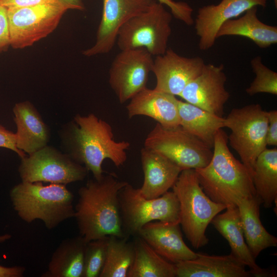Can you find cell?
<instances>
[{"label": "cell", "instance_id": "1", "mask_svg": "<svg viewBox=\"0 0 277 277\" xmlns=\"http://www.w3.org/2000/svg\"><path fill=\"white\" fill-rule=\"evenodd\" d=\"M62 140L68 154L91 172L95 180L104 175L105 160H111L117 168L123 165L130 146L127 141H116L110 125L93 113L76 115L63 131Z\"/></svg>", "mask_w": 277, "mask_h": 277}, {"label": "cell", "instance_id": "2", "mask_svg": "<svg viewBox=\"0 0 277 277\" xmlns=\"http://www.w3.org/2000/svg\"><path fill=\"white\" fill-rule=\"evenodd\" d=\"M128 183L109 173L90 180L78 191L74 216L85 241L109 236L127 237L123 231L118 195Z\"/></svg>", "mask_w": 277, "mask_h": 277}, {"label": "cell", "instance_id": "3", "mask_svg": "<svg viewBox=\"0 0 277 277\" xmlns=\"http://www.w3.org/2000/svg\"><path fill=\"white\" fill-rule=\"evenodd\" d=\"M228 135L222 129L214 137L213 154L205 167L195 169L203 191L213 201L236 205L242 199L256 195L252 176L228 146Z\"/></svg>", "mask_w": 277, "mask_h": 277}, {"label": "cell", "instance_id": "4", "mask_svg": "<svg viewBox=\"0 0 277 277\" xmlns=\"http://www.w3.org/2000/svg\"><path fill=\"white\" fill-rule=\"evenodd\" d=\"M10 197L17 215L28 223L40 220L52 229L74 216V195L64 184L22 182L11 189Z\"/></svg>", "mask_w": 277, "mask_h": 277}, {"label": "cell", "instance_id": "5", "mask_svg": "<svg viewBox=\"0 0 277 277\" xmlns=\"http://www.w3.org/2000/svg\"><path fill=\"white\" fill-rule=\"evenodd\" d=\"M179 203V223L193 248L208 243L207 226L227 206L216 203L204 192L195 169L183 170L172 187Z\"/></svg>", "mask_w": 277, "mask_h": 277}, {"label": "cell", "instance_id": "6", "mask_svg": "<svg viewBox=\"0 0 277 277\" xmlns=\"http://www.w3.org/2000/svg\"><path fill=\"white\" fill-rule=\"evenodd\" d=\"M118 199L122 228L128 238L137 236L141 228L150 222L179 223V203L173 191L148 199L139 188L128 183L120 191Z\"/></svg>", "mask_w": 277, "mask_h": 277}, {"label": "cell", "instance_id": "7", "mask_svg": "<svg viewBox=\"0 0 277 277\" xmlns=\"http://www.w3.org/2000/svg\"><path fill=\"white\" fill-rule=\"evenodd\" d=\"M172 15L156 1L146 11L128 20L116 39L121 50L145 48L152 56L163 54L171 33Z\"/></svg>", "mask_w": 277, "mask_h": 277}, {"label": "cell", "instance_id": "8", "mask_svg": "<svg viewBox=\"0 0 277 277\" xmlns=\"http://www.w3.org/2000/svg\"><path fill=\"white\" fill-rule=\"evenodd\" d=\"M267 111L259 104L233 108L224 118V127L231 130L230 146L252 175L256 158L267 148Z\"/></svg>", "mask_w": 277, "mask_h": 277}, {"label": "cell", "instance_id": "9", "mask_svg": "<svg viewBox=\"0 0 277 277\" xmlns=\"http://www.w3.org/2000/svg\"><path fill=\"white\" fill-rule=\"evenodd\" d=\"M144 147L163 155L182 170L203 168L213 154L210 147L180 125L167 128L156 123L145 138Z\"/></svg>", "mask_w": 277, "mask_h": 277}, {"label": "cell", "instance_id": "10", "mask_svg": "<svg viewBox=\"0 0 277 277\" xmlns=\"http://www.w3.org/2000/svg\"><path fill=\"white\" fill-rule=\"evenodd\" d=\"M69 10L59 0L36 5L7 8L10 46L23 49L46 37Z\"/></svg>", "mask_w": 277, "mask_h": 277}, {"label": "cell", "instance_id": "11", "mask_svg": "<svg viewBox=\"0 0 277 277\" xmlns=\"http://www.w3.org/2000/svg\"><path fill=\"white\" fill-rule=\"evenodd\" d=\"M18 172L22 182L66 185L83 180L88 170L68 154L47 145L22 158Z\"/></svg>", "mask_w": 277, "mask_h": 277}, {"label": "cell", "instance_id": "12", "mask_svg": "<svg viewBox=\"0 0 277 277\" xmlns=\"http://www.w3.org/2000/svg\"><path fill=\"white\" fill-rule=\"evenodd\" d=\"M152 55L143 48L121 50L109 71V83L121 104L147 87Z\"/></svg>", "mask_w": 277, "mask_h": 277}, {"label": "cell", "instance_id": "13", "mask_svg": "<svg viewBox=\"0 0 277 277\" xmlns=\"http://www.w3.org/2000/svg\"><path fill=\"white\" fill-rule=\"evenodd\" d=\"M156 0H103V10L95 44L83 51L86 56L109 52L121 27L131 18L148 10Z\"/></svg>", "mask_w": 277, "mask_h": 277}, {"label": "cell", "instance_id": "14", "mask_svg": "<svg viewBox=\"0 0 277 277\" xmlns=\"http://www.w3.org/2000/svg\"><path fill=\"white\" fill-rule=\"evenodd\" d=\"M221 64H205L201 73L191 81L179 96L185 102L222 117L230 97L225 85L227 81Z\"/></svg>", "mask_w": 277, "mask_h": 277}, {"label": "cell", "instance_id": "15", "mask_svg": "<svg viewBox=\"0 0 277 277\" xmlns=\"http://www.w3.org/2000/svg\"><path fill=\"white\" fill-rule=\"evenodd\" d=\"M205 65L201 57H186L167 49L153 60L151 72L156 80L154 89L179 96L187 84L201 73Z\"/></svg>", "mask_w": 277, "mask_h": 277}, {"label": "cell", "instance_id": "16", "mask_svg": "<svg viewBox=\"0 0 277 277\" xmlns=\"http://www.w3.org/2000/svg\"><path fill=\"white\" fill-rule=\"evenodd\" d=\"M267 0H222L217 5L199 9L194 28L199 37V47L208 50L214 44L218 31L226 21L237 17L255 6L265 7Z\"/></svg>", "mask_w": 277, "mask_h": 277}, {"label": "cell", "instance_id": "17", "mask_svg": "<svg viewBox=\"0 0 277 277\" xmlns=\"http://www.w3.org/2000/svg\"><path fill=\"white\" fill-rule=\"evenodd\" d=\"M137 236L172 264L193 260L197 256V253L184 242L179 223L150 222L141 228Z\"/></svg>", "mask_w": 277, "mask_h": 277}, {"label": "cell", "instance_id": "18", "mask_svg": "<svg viewBox=\"0 0 277 277\" xmlns=\"http://www.w3.org/2000/svg\"><path fill=\"white\" fill-rule=\"evenodd\" d=\"M130 100L126 106L129 118L144 115L152 118L165 128L180 125L179 100L175 95L146 87Z\"/></svg>", "mask_w": 277, "mask_h": 277}, {"label": "cell", "instance_id": "19", "mask_svg": "<svg viewBox=\"0 0 277 277\" xmlns=\"http://www.w3.org/2000/svg\"><path fill=\"white\" fill-rule=\"evenodd\" d=\"M144 182L140 192L148 199L159 197L172 188L183 170L163 155L145 147L141 151Z\"/></svg>", "mask_w": 277, "mask_h": 277}, {"label": "cell", "instance_id": "20", "mask_svg": "<svg viewBox=\"0 0 277 277\" xmlns=\"http://www.w3.org/2000/svg\"><path fill=\"white\" fill-rule=\"evenodd\" d=\"M177 277H249L246 266L232 254L210 255L197 253L193 260L175 264Z\"/></svg>", "mask_w": 277, "mask_h": 277}, {"label": "cell", "instance_id": "21", "mask_svg": "<svg viewBox=\"0 0 277 277\" xmlns=\"http://www.w3.org/2000/svg\"><path fill=\"white\" fill-rule=\"evenodd\" d=\"M16 126V145L31 154L47 146L49 130L35 107L29 102L16 103L13 108Z\"/></svg>", "mask_w": 277, "mask_h": 277}, {"label": "cell", "instance_id": "22", "mask_svg": "<svg viewBox=\"0 0 277 277\" xmlns=\"http://www.w3.org/2000/svg\"><path fill=\"white\" fill-rule=\"evenodd\" d=\"M226 211L217 214L211 223L227 241L231 253L249 268L252 276H267L269 272L256 263L244 238L237 206H227Z\"/></svg>", "mask_w": 277, "mask_h": 277}, {"label": "cell", "instance_id": "23", "mask_svg": "<svg viewBox=\"0 0 277 277\" xmlns=\"http://www.w3.org/2000/svg\"><path fill=\"white\" fill-rule=\"evenodd\" d=\"M261 204L256 195L243 199L236 204L244 238L254 259L264 249L277 246V238L267 231L261 221Z\"/></svg>", "mask_w": 277, "mask_h": 277}, {"label": "cell", "instance_id": "24", "mask_svg": "<svg viewBox=\"0 0 277 277\" xmlns=\"http://www.w3.org/2000/svg\"><path fill=\"white\" fill-rule=\"evenodd\" d=\"M237 19L224 23L219 29L216 38L233 35L247 37L261 48H269L277 43V27L261 22L257 16V7H253Z\"/></svg>", "mask_w": 277, "mask_h": 277}, {"label": "cell", "instance_id": "25", "mask_svg": "<svg viewBox=\"0 0 277 277\" xmlns=\"http://www.w3.org/2000/svg\"><path fill=\"white\" fill-rule=\"evenodd\" d=\"M87 242L78 236L63 240L54 251L43 277H83Z\"/></svg>", "mask_w": 277, "mask_h": 277}, {"label": "cell", "instance_id": "26", "mask_svg": "<svg viewBox=\"0 0 277 277\" xmlns=\"http://www.w3.org/2000/svg\"><path fill=\"white\" fill-rule=\"evenodd\" d=\"M178 109L180 125L212 148L216 134L224 127V118L180 100Z\"/></svg>", "mask_w": 277, "mask_h": 277}, {"label": "cell", "instance_id": "27", "mask_svg": "<svg viewBox=\"0 0 277 277\" xmlns=\"http://www.w3.org/2000/svg\"><path fill=\"white\" fill-rule=\"evenodd\" d=\"M252 181L256 196L266 208L277 199V149H265L258 156L253 167Z\"/></svg>", "mask_w": 277, "mask_h": 277}, {"label": "cell", "instance_id": "28", "mask_svg": "<svg viewBox=\"0 0 277 277\" xmlns=\"http://www.w3.org/2000/svg\"><path fill=\"white\" fill-rule=\"evenodd\" d=\"M134 258L127 277H175V266L157 254L142 238L136 236Z\"/></svg>", "mask_w": 277, "mask_h": 277}, {"label": "cell", "instance_id": "29", "mask_svg": "<svg viewBox=\"0 0 277 277\" xmlns=\"http://www.w3.org/2000/svg\"><path fill=\"white\" fill-rule=\"evenodd\" d=\"M134 258V243L128 241V237L109 236L106 261L99 277H127Z\"/></svg>", "mask_w": 277, "mask_h": 277}, {"label": "cell", "instance_id": "30", "mask_svg": "<svg viewBox=\"0 0 277 277\" xmlns=\"http://www.w3.org/2000/svg\"><path fill=\"white\" fill-rule=\"evenodd\" d=\"M250 65L255 77L246 89V93L250 96L260 93L276 95L277 73L266 67L259 55L251 60Z\"/></svg>", "mask_w": 277, "mask_h": 277}, {"label": "cell", "instance_id": "31", "mask_svg": "<svg viewBox=\"0 0 277 277\" xmlns=\"http://www.w3.org/2000/svg\"><path fill=\"white\" fill-rule=\"evenodd\" d=\"M109 237L87 243L83 277H99L106 261Z\"/></svg>", "mask_w": 277, "mask_h": 277}, {"label": "cell", "instance_id": "32", "mask_svg": "<svg viewBox=\"0 0 277 277\" xmlns=\"http://www.w3.org/2000/svg\"><path fill=\"white\" fill-rule=\"evenodd\" d=\"M160 3L168 6L171 14L175 18L181 21L187 25H192L193 19L192 17V8L186 2H176L173 0H156Z\"/></svg>", "mask_w": 277, "mask_h": 277}, {"label": "cell", "instance_id": "33", "mask_svg": "<svg viewBox=\"0 0 277 277\" xmlns=\"http://www.w3.org/2000/svg\"><path fill=\"white\" fill-rule=\"evenodd\" d=\"M0 147L10 149L15 152L22 159L26 155L25 153L19 150L16 145L15 133L7 129L0 124Z\"/></svg>", "mask_w": 277, "mask_h": 277}, {"label": "cell", "instance_id": "34", "mask_svg": "<svg viewBox=\"0 0 277 277\" xmlns=\"http://www.w3.org/2000/svg\"><path fill=\"white\" fill-rule=\"evenodd\" d=\"M10 46L7 8L0 5V52Z\"/></svg>", "mask_w": 277, "mask_h": 277}, {"label": "cell", "instance_id": "35", "mask_svg": "<svg viewBox=\"0 0 277 277\" xmlns=\"http://www.w3.org/2000/svg\"><path fill=\"white\" fill-rule=\"evenodd\" d=\"M268 126L267 129L266 142L267 145L277 146V111L276 110L267 111Z\"/></svg>", "mask_w": 277, "mask_h": 277}, {"label": "cell", "instance_id": "36", "mask_svg": "<svg viewBox=\"0 0 277 277\" xmlns=\"http://www.w3.org/2000/svg\"><path fill=\"white\" fill-rule=\"evenodd\" d=\"M11 235L6 233L0 235V243L10 239ZM25 271L23 266L5 267L0 265V277H22Z\"/></svg>", "mask_w": 277, "mask_h": 277}, {"label": "cell", "instance_id": "37", "mask_svg": "<svg viewBox=\"0 0 277 277\" xmlns=\"http://www.w3.org/2000/svg\"><path fill=\"white\" fill-rule=\"evenodd\" d=\"M59 0H0V5L7 8L24 7Z\"/></svg>", "mask_w": 277, "mask_h": 277}, {"label": "cell", "instance_id": "38", "mask_svg": "<svg viewBox=\"0 0 277 277\" xmlns=\"http://www.w3.org/2000/svg\"><path fill=\"white\" fill-rule=\"evenodd\" d=\"M66 5L69 9L84 11L85 7L83 0H60Z\"/></svg>", "mask_w": 277, "mask_h": 277}]
</instances>
